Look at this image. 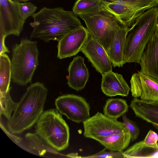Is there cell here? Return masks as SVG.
<instances>
[{
    "label": "cell",
    "mask_w": 158,
    "mask_h": 158,
    "mask_svg": "<svg viewBox=\"0 0 158 158\" xmlns=\"http://www.w3.org/2000/svg\"><path fill=\"white\" fill-rule=\"evenodd\" d=\"M154 126L155 127H156L158 128V123H155L154 124Z\"/></svg>",
    "instance_id": "obj_33"
},
{
    "label": "cell",
    "mask_w": 158,
    "mask_h": 158,
    "mask_svg": "<svg viewBox=\"0 0 158 158\" xmlns=\"http://www.w3.org/2000/svg\"><path fill=\"white\" fill-rule=\"evenodd\" d=\"M105 149L98 152L92 155L86 156L81 157L82 158H124L123 154V152H114L105 151Z\"/></svg>",
    "instance_id": "obj_28"
},
{
    "label": "cell",
    "mask_w": 158,
    "mask_h": 158,
    "mask_svg": "<svg viewBox=\"0 0 158 158\" xmlns=\"http://www.w3.org/2000/svg\"><path fill=\"white\" fill-rule=\"evenodd\" d=\"M78 15L84 21L90 36L107 52L117 30L123 25L118 19L112 13L106 11L93 15Z\"/></svg>",
    "instance_id": "obj_6"
},
{
    "label": "cell",
    "mask_w": 158,
    "mask_h": 158,
    "mask_svg": "<svg viewBox=\"0 0 158 158\" xmlns=\"http://www.w3.org/2000/svg\"><path fill=\"white\" fill-rule=\"evenodd\" d=\"M106 0L111 12L123 25L128 27L139 16L158 4V0Z\"/></svg>",
    "instance_id": "obj_7"
},
{
    "label": "cell",
    "mask_w": 158,
    "mask_h": 158,
    "mask_svg": "<svg viewBox=\"0 0 158 158\" xmlns=\"http://www.w3.org/2000/svg\"><path fill=\"white\" fill-rule=\"evenodd\" d=\"M72 11L76 15H93L104 11L111 13L107 6L106 0H77Z\"/></svg>",
    "instance_id": "obj_20"
},
{
    "label": "cell",
    "mask_w": 158,
    "mask_h": 158,
    "mask_svg": "<svg viewBox=\"0 0 158 158\" xmlns=\"http://www.w3.org/2000/svg\"><path fill=\"white\" fill-rule=\"evenodd\" d=\"M30 0H18L19 2H26V1Z\"/></svg>",
    "instance_id": "obj_32"
},
{
    "label": "cell",
    "mask_w": 158,
    "mask_h": 158,
    "mask_svg": "<svg viewBox=\"0 0 158 158\" xmlns=\"http://www.w3.org/2000/svg\"><path fill=\"white\" fill-rule=\"evenodd\" d=\"M32 17L34 20L30 23L33 28L31 38L39 39L46 43L51 40L58 41L82 25L73 11L65 10L62 7H44Z\"/></svg>",
    "instance_id": "obj_1"
},
{
    "label": "cell",
    "mask_w": 158,
    "mask_h": 158,
    "mask_svg": "<svg viewBox=\"0 0 158 158\" xmlns=\"http://www.w3.org/2000/svg\"><path fill=\"white\" fill-rule=\"evenodd\" d=\"M11 61L5 53L0 54V92L6 93L10 87L11 79Z\"/></svg>",
    "instance_id": "obj_24"
},
{
    "label": "cell",
    "mask_w": 158,
    "mask_h": 158,
    "mask_svg": "<svg viewBox=\"0 0 158 158\" xmlns=\"http://www.w3.org/2000/svg\"><path fill=\"white\" fill-rule=\"evenodd\" d=\"M104 114L107 117L115 119L127 112L128 106L126 100L121 98H109L103 108Z\"/></svg>",
    "instance_id": "obj_22"
},
{
    "label": "cell",
    "mask_w": 158,
    "mask_h": 158,
    "mask_svg": "<svg viewBox=\"0 0 158 158\" xmlns=\"http://www.w3.org/2000/svg\"><path fill=\"white\" fill-rule=\"evenodd\" d=\"M25 141L22 140L19 146L25 150L34 154L43 156L47 154L59 155L57 150L48 145L36 133L26 134Z\"/></svg>",
    "instance_id": "obj_18"
},
{
    "label": "cell",
    "mask_w": 158,
    "mask_h": 158,
    "mask_svg": "<svg viewBox=\"0 0 158 158\" xmlns=\"http://www.w3.org/2000/svg\"><path fill=\"white\" fill-rule=\"evenodd\" d=\"M123 123L128 130L132 141L136 140L138 138L140 132L139 129L135 122L127 118L125 114L122 115Z\"/></svg>",
    "instance_id": "obj_27"
},
{
    "label": "cell",
    "mask_w": 158,
    "mask_h": 158,
    "mask_svg": "<svg viewBox=\"0 0 158 158\" xmlns=\"http://www.w3.org/2000/svg\"><path fill=\"white\" fill-rule=\"evenodd\" d=\"M10 89L6 93L0 92V115H4L8 120L11 117L12 113L15 110L17 104L11 98L10 93Z\"/></svg>",
    "instance_id": "obj_25"
},
{
    "label": "cell",
    "mask_w": 158,
    "mask_h": 158,
    "mask_svg": "<svg viewBox=\"0 0 158 158\" xmlns=\"http://www.w3.org/2000/svg\"><path fill=\"white\" fill-rule=\"evenodd\" d=\"M84 61V57L78 56L74 58L68 68L67 84L69 87L77 91L85 87L89 77Z\"/></svg>",
    "instance_id": "obj_16"
},
{
    "label": "cell",
    "mask_w": 158,
    "mask_h": 158,
    "mask_svg": "<svg viewBox=\"0 0 158 158\" xmlns=\"http://www.w3.org/2000/svg\"><path fill=\"white\" fill-rule=\"evenodd\" d=\"M48 90L43 83L37 81L26 89L11 118L7 120L8 131L20 134L36 123L44 111Z\"/></svg>",
    "instance_id": "obj_2"
},
{
    "label": "cell",
    "mask_w": 158,
    "mask_h": 158,
    "mask_svg": "<svg viewBox=\"0 0 158 158\" xmlns=\"http://www.w3.org/2000/svg\"><path fill=\"white\" fill-rule=\"evenodd\" d=\"M56 109L61 114L75 122H83L90 117V106L81 96L64 94L59 96L55 101Z\"/></svg>",
    "instance_id": "obj_9"
},
{
    "label": "cell",
    "mask_w": 158,
    "mask_h": 158,
    "mask_svg": "<svg viewBox=\"0 0 158 158\" xmlns=\"http://www.w3.org/2000/svg\"><path fill=\"white\" fill-rule=\"evenodd\" d=\"M158 141V135L154 131L150 130L145 136L143 142L147 146L156 148Z\"/></svg>",
    "instance_id": "obj_29"
},
{
    "label": "cell",
    "mask_w": 158,
    "mask_h": 158,
    "mask_svg": "<svg viewBox=\"0 0 158 158\" xmlns=\"http://www.w3.org/2000/svg\"><path fill=\"white\" fill-rule=\"evenodd\" d=\"M35 133L58 151L69 145V126L56 109L44 111L36 123Z\"/></svg>",
    "instance_id": "obj_5"
},
{
    "label": "cell",
    "mask_w": 158,
    "mask_h": 158,
    "mask_svg": "<svg viewBox=\"0 0 158 158\" xmlns=\"http://www.w3.org/2000/svg\"><path fill=\"white\" fill-rule=\"evenodd\" d=\"M18 0H0V37L19 36L25 22L20 14Z\"/></svg>",
    "instance_id": "obj_10"
},
{
    "label": "cell",
    "mask_w": 158,
    "mask_h": 158,
    "mask_svg": "<svg viewBox=\"0 0 158 158\" xmlns=\"http://www.w3.org/2000/svg\"><path fill=\"white\" fill-rule=\"evenodd\" d=\"M90 36L82 25L69 32L58 42L57 57L60 59L76 55Z\"/></svg>",
    "instance_id": "obj_12"
},
{
    "label": "cell",
    "mask_w": 158,
    "mask_h": 158,
    "mask_svg": "<svg viewBox=\"0 0 158 158\" xmlns=\"http://www.w3.org/2000/svg\"><path fill=\"white\" fill-rule=\"evenodd\" d=\"M85 55L96 70L102 75L112 70L110 58L105 49L90 35L81 48Z\"/></svg>",
    "instance_id": "obj_13"
},
{
    "label": "cell",
    "mask_w": 158,
    "mask_h": 158,
    "mask_svg": "<svg viewBox=\"0 0 158 158\" xmlns=\"http://www.w3.org/2000/svg\"><path fill=\"white\" fill-rule=\"evenodd\" d=\"M158 16L157 6L138 17L130 27L124 50L126 63H139L145 49L156 32Z\"/></svg>",
    "instance_id": "obj_3"
},
{
    "label": "cell",
    "mask_w": 158,
    "mask_h": 158,
    "mask_svg": "<svg viewBox=\"0 0 158 158\" xmlns=\"http://www.w3.org/2000/svg\"><path fill=\"white\" fill-rule=\"evenodd\" d=\"M123 154L124 158H158V150L145 145L141 141L123 152Z\"/></svg>",
    "instance_id": "obj_23"
},
{
    "label": "cell",
    "mask_w": 158,
    "mask_h": 158,
    "mask_svg": "<svg viewBox=\"0 0 158 158\" xmlns=\"http://www.w3.org/2000/svg\"><path fill=\"white\" fill-rule=\"evenodd\" d=\"M6 38L0 37V54L5 53H9L10 52L5 44Z\"/></svg>",
    "instance_id": "obj_30"
},
{
    "label": "cell",
    "mask_w": 158,
    "mask_h": 158,
    "mask_svg": "<svg viewBox=\"0 0 158 158\" xmlns=\"http://www.w3.org/2000/svg\"><path fill=\"white\" fill-rule=\"evenodd\" d=\"M130 28L123 25L120 26L111 45L106 52L114 68L123 67L126 63L124 58V50L127 35Z\"/></svg>",
    "instance_id": "obj_17"
},
{
    "label": "cell",
    "mask_w": 158,
    "mask_h": 158,
    "mask_svg": "<svg viewBox=\"0 0 158 158\" xmlns=\"http://www.w3.org/2000/svg\"><path fill=\"white\" fill-rule=\"evenodd\" d=\"M131 140L129 132L114 134L97 141L110 151L122 152L129 145Z\"/></svg>",
    "instance_id": "obj_21"
},
{
    "label": "cell",
    "mask_w": 158,
    "mask_h": 158,
    "mask_svg": "<svg viewBox=\"0 0 158 158\" xmlns=\"http://www.w3.org/2000/svg\"><path fill=\"white\" fill-rule=\"evenodd\" d=\"M157 6L158 9V4L157 5ZM157 34L158 35V19H157V28H156V31Z\"/></svg>",
    "instance_id": "obj_31"
},
{
    "label": "cell",
    "mask_w": 158,
    "mask_h": 158,
    "mask_svg": "<svg viewBox=\"0 0 158 158\" xmlns=\"http://www.w3.org/2000/svg\"><path fill=\"white\" fill-rule=\"evenodd\" d=\"M17 3L21 16L25 21L32 16L37 9V7L31 2L21 3L18 1Z\"/></svg>",
    "instance_id": "obj_26"
},
{
    "label": "cell",
    "mask_w": 158,
    "mask_h": 158,
    "mask_svg": "<svg viewBox=\"0 0 158 158\" xmlns=\"http://www.w3.org/2000/svg\"><path fill=\"white\" fill-rule=\"evenodd\" d=\"M83 123L84 136L96 140L114 134L129 132L123 122L98 112Z\"/></svg>",
    "instance_id": "obj_8"
},
{
    "label": "cell",
    "mask_w": 158,
    "mask_h": 158,
    "mask_svg": "<svg viewBox=\"0 0 158 158\" xmlns=\"http://www.w3.org/2000/svg\"><path fill=\"white\" fill-rule=\"evenodd\" d=\"M156 148L157 150H158V143H157V146H156Z\"/></svg>",
    "instance_id": "obj_34"
},
{
    "label": "cell",
    "mask_w": 158,
    "mask_h": 158,
    "mask_svg": "<svg viewBox=\"0 0 158 158\" xmlns=\"http://www.w3.org/2000/svg\"><path fill=\"white\" fill-rule=\"evenodd\" d=\"M130 107L137 116L153 126L155 123L158 124V105L145 103L140 99L134 98Z\"/></svg>",
    "instance_id": "obj_19"
},
{
    "label": "cell",
    "mask_w": 158,
    "mask_h": 158,
    "mask_svg": "<svg viewBox=\"0 0 158 158\" xmlns=\"http://www.w3.org/2000/svg\"><path fill=\"white\" fill-rule=\"evenodd\" d=\"M130 82L134 98H139L144 103L158 105V79L138 71L132 75Z\"/></svg>",
    "instance_id": "obj_11"
},
{
    "label": "cell",
    "mask_w": 158,
    "mask_h": 158,
    "mask_svg": "<svg viewBox=\"0 0 158 158\" xmlns=\"http://www.w3.org/2000/svg\"><path fill=\"white\" fill-rule=\"evenodd\" d=\"M39 52L37 41L23 39L12 49L11 79L19 85L26 86L31 82L35 72L39 65Z\"/></svg>",
    "instance_id": "obj_4"
},
{
    "label": "cell",
    "mask_w": 158,
    "mask_h": 158,
    "mask_svg": "<svg viewBox=\"0 0 158 158\" xmlns=\"http://www.w3.org/2000/svg\"><path fill=\"white\" fill-rule=\"evenodd\" d=\"M139 64L140 72L158 79V35L156 31L145 49Z\"/></svg>",
    "instance_id": "obj_14"
},
{
    "label": "cell",
    "mask_w": 158,
    "mask_h": 158,
    "mask_svg": "<svg viewBox=\"0 0 158 158\" xmlns=\"http://www.w3.org/2000/svg\"><path fill=\"white\" fill-rule=\"evenodd\" d=\"M101 89L106 96L114 97L120 95L127 96L131 88L120 74L112 71L102 75Z\"/></svg>",
    "instance_id": "obj_15"
}]
</instances>
